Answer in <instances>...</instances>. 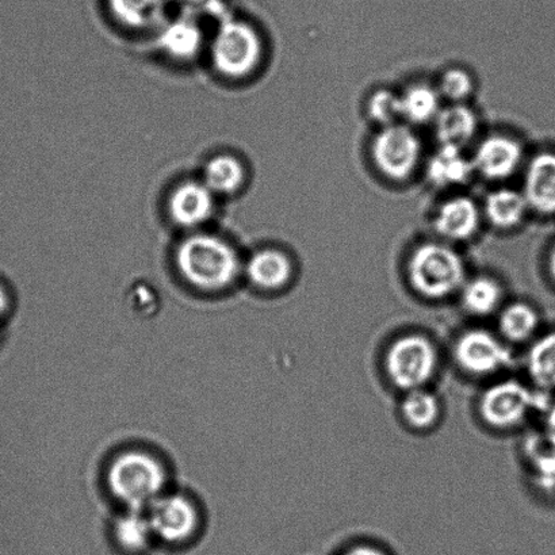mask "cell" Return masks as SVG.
Returning a JSON list of instances; mask_svg holds the SVG:
<instances>
[{
    "mask_svg": "<svg viewBox=\"0 0 555 555\" xmlns=\"http://www.w3.org/2000/svg\"><path fill=\"white\" fill-rule=\"evenodd\" d=\"M531 378L543 389H555V331L540 337L527 357Z\"/></svg>",
    "mask_w": 555,
    "mask_h": 555,
    "instance_id": "obj_23",
    "label": "cell"
},
{
    "mask_svg": "<svg viewBox=\"0 0 555 555\" xmlns=\"http://www.w3.org/2000/svg\"><path fill=\"white\" fill-rule=\"evenodd\" d=\"M473 81L470 76L462 69H450L440 80V91L450 101H462L470 94Z\"/></svg>",
    "mask_w": 555,
    "mask_h": 555,
    "instance_id": "obj_29",
    "label": "cell"
},
{
    "mask_svg": "<svg viewBox=\"0 0 555 555\" xmlns=\"http://www.w3.org/2000/svg\"><path fill=\"white\" fill-rule=\"evenodd\" d=\"M548 269H551V274H552L553 280L555 282V246H554L553 251L551 254V262H548Z\"/></svg>",
    "mask_w": 555,
    "mask_h": 555,
    "instance_id": "obj_33",
    "label": "cell"
},
{
    "mask_svg": "<svg viewBox=\"0 0 555 555\" xmlns=\"http://www.w3.org/2000/svg\"><path fill=\"white\" fill-rule=\"evenodd\" d=\"M108 13L130 31H156L170 18L173 0H107Z\"/></svg>",
    "mask_w": 555,
    "mask_h": 555,
    "instance_id": "obj_12",
    "label": "cell"
},
{
    "mask_svg": "<svg viewBox=\"0 0 555 555\" xmlns=\"http://www.w3.org/2000/svg\"><path fill=\"white\" fill-rule=\"evenodd\" d=\"M201 181L214 192L217 198L231 197L241 192L246 184V166L236 155H215L205 163Z\"/></svg>",
    "mask_w": 555,
    "mask_h": 555,
    "instance_id": "obj_16",
    "label": "cell"
},
{
    "mask_svg": "<svg viewBox=\"0 0 555 555\" xmlns=\"http://www.w3.org/2000/svg\"><path fill=\"white\" fill-rule=\"evenodd\" d=\"M217 197L201 179L178 183L167 198V214L171 221L189 232L201 231L214 219Z\"/></svg>",
    "mask_w": 555,
    "mask_h": 555,
    "instance_id": "obj_7",
    "label": "cell"
},
{
    "mask_svg": "<svg viewBox=\"0 0 555 555\" xmlns=\"http://www.w3.org/2000/svg\"><path fill=\"white\" fill-rule=\"evenodd\" d=\"M176 266L183 280L204 292H221L243 273L244 262L225 237L189 232L176 248Z\"/></svg>",
    "mask_w": 555,
    "mask_h": 555,
    "instance_id": "obj_1",
    "label": "cell"
},
{
    "mask_svg": "<svg viewBox=\"0 0 555 555\" xmlns=\"http://www.w3.org/2000/svg\"><path fill=\"white\" fill-rule=\"evenodd\" d=\"M472 172V165L461 154V149L442 145L429 160L428 178L437 186H453L465 182Z\"/></svg>",
    "mask_w": 555,
    "mask_h": 555,
    "instance_id": "obj_19",
    "label": "cell"
},
{
    "mask_svg": "<svg viewBox=\"0 0 555 555\" xmlns=\"http://www.w3.org/2000/svg\"><path fill=\"white\" fill-rule=\"evenodd\" d=\"M401 116L413 124H426L439 114L438 92L428 86H413L400 96Z\"/></svg>",
    "mask_w": 555,
    "mask_h": 555,
    "instance_id": "obj_24",
    "label": "cell"
},
{
    "mask_svg": "<svg viewBox=\"0 0 555 555\" xmlns=\"http://www.w3.org/2000/svg\"><path fill=\"white\" fill-rule=\"evenodd\" d=\"M243 273L255 286L263 291H278L291 281L293 266L285 254L275 248H263L254 253L244 263Z\"/></svg>",
    "mask_w": 555,
    "mask_h": 555,
    "instance_id": "obj_15",
    "label": "cell"
},
{
    "mask_svg": "<svg viewBox=\"0 0 555 555\" xmlns=\"http://www.w3.org/2000/svg\"><path fill=\"white\" fill-rule=\"evenodd\" d=\"M211 67L221 78L242 80L258 69L263 59V41L249 22L232 14L217 22L208 42Z\"/></svg>",
    "mask_w": 555,
    "mask_h": 555,
    "instance_id": "obj_2",
    "label": "cell"
},
{
    "mask_svg": "<svg viewBox=\"0 0 555 555\" xmlns=\"http://www.w3.org/2000/svg\"><path fill=\"white\" fill-rule=\"evenodd\" d=\"M500 330L513 341H524L535 334L540 318L534 308L525 302H515L500 315Z\"/></svg>",
    "mask_w": 555,
    "mask_h": 555,
    "instance_id": "obj_25",
    "label": "cell"
},
{
    "mask_svg": "<svg viewBox=\"0 0 555 555\" xmlns=\"http://www.w3.org/2000/svg\"><path fill=\"white\" fill-rule=\"evenodd\" d=\"M408 273L415 291L428 298H444L465 285V266L459 254L428 243L412 255Z\"/></svg>",
    "mask_w": 555,
    "mask_h": 555,
    "instance_id": "obj_4",
    "label": "cell"
},
{
    "mask_svg": "<svg viewBox=\"0 0 555 555\" xmlns=\"http://www.w3.org/2000/svg\"><path fill=\"white\" fill-rule=\"evenodd\" d=\"M524 156L519 143L503 135H492L478 146L475 166L483 177L503 179L516 171Z\"/></svg>",
    "mask_w": 555,
    "mask_h": 555,
    "instance_id": "obj_14",
    "label": "cell"
},
{
    "mask_svg": "<svg viewBox=\"0 0 555 555\" xmlns=\"http://www.w3.org/2000/svg\"><path fill=\"white\" fill-rule=\"evenodd\" d=\"M480 215L472 199L459 197L448 201L440 208L435 228L451 241H465L477 231Z\"/></svg>",
    "mask_w": 555,
    "mask_h": 555,
    "instance_id": "obj_17",
    "label": "cell"
},
{
    "mask_svg": "<svg viewBox=\"0 0 555 555\" xmlns=\"http://www.w3.org/2000/svg\"><path fill=\"white\" fill-rule=\"evenodd\" d=\"M369 113L375 121L389 125L401 116L400 96L393 92L380 90L370 98Z\"/></svg>",
    "mask_w": 555,
    "mask_h": 555,
    "instance_id": "obj_28",
    "label": "cell"
},
{
    "mask_svg": "<svg viewBox=\"0 0 555 555\" xmlns=\"http://www.w3.org/2000/svg\"><path fill=\"white\" fill-rule=\"evenodd\" d=\"M116 538L124 548L130 552L143 551L151 538L155 537L146 509L129 508L114 526Z\"/></svg>",
    "mask_w": 555,
    "mask_h": 555,
    "instance_id": "obj_21",
    "label": "cell"
},
{
    "mask_svg": "<svg viewBox=\"0 0 555 555\" xmlns=\"http://www.w3.org/2000/svg\"><path fill=\"white\" fill-rule=\"evenodd\" d=\"M529 209L524 194L514 190H499L487 198L486 211L488 219L499 228L518 225Z\"/></svg>",
    "mask_w": 555,
    "mask_h": 555,
    "instance_id": "obj_20",
    "label": "cell"
},
{
    "mask_svg": "<svg viewBox=\"0 0 555 555\" xmlns=\"http://www.w3.org/2000/svg\"><path fill=\"white\" fill-rule=\"evenodd\" d=\"M421 156V141L410 128L389 125L374 140L375 165L386 177L405 179L415 170Z\"/></svg>",
    "mask_w": 555,
    "mask_h": 555,
    "instance_id": "obj_6",
    "label": "cell"
},
{
    "mask_svg": "<svg viewBox=\"0 0 555 555\" xmlns=\"http://www.w3.org/2000/svg\"><path fill=\"white\" fill-rule=\"evenodd\" d=\"M9 308V296L2 285H0V319L3 318L5 310Z\"/></svg>",
    "mask_w": 555,
    "mask_h": 555,
    "instance_id": "obj_31",
    "label": "cell"
},
{
    "mask_svg": "<svg viewBox=\"0 0 555 555\" xmlns=\"http://www.w3.org/2000/svg\"><path fill=\"white\" fill-rule=\"evenodd\" d=\"M455 359L467 373L488 375L507 366L511 353L496 336L487 331L473 330L456 341Z\"/></svg>",
    "mask_w": 555,
    "mask_h": 555,
    "instance_id": "obj_11",
    "label": "cell"
},
{
    "mask_svg": "<svg viewBox=\"0 0 555 555\" xmlns=\"http://www.w3.org/2000/svg\"><path fill=\"white\" fill-rule=\"evenodd\" d=\"M476 129V114L464 105L450 106L437 116V135L442 145L462 149L469 143Z\"/></svg>",
    "mask_w": 555,
    "mask_h": 555,
    "instance_id": "obj_18",
    "label": "cell"
},
{
    "mask_svg": "<svg viewBox=\"0 0 555 555\" xmlns=\"http://www.w3.org/2000/svg\"><path fill=\"white\" fill-rule=\"evenodd\" d=\"M548 427H551V435L555 440V406L553 408L551 416H548Z\"/></svg>",
    "mask_w": 555,
    "mask_h": 555,
    "instance_id": "obj_32",
    "label": "cell"
},
{
    "mask_svg": "<svg viewBox=\"0 0 555 555\" xmlns=\"http://www.w3.org/2000/svg\"><path fill=\"white\" fill-rule=\"evenodd\" d=\"M534 404V399L526 386L516 380H504L491 386L483 393L480 404L481 415L491 426L507 428L516 426Z\"/></svg>",
    "mask_w": 555,
    "mask_h": 555,
    "instance_id": "obj_10",
    "label": "cell"
},
{
    "mask_svg": "<svg viewBox=\"0 0 555 555\" xmlns=\"http://www.w3.org/2000/svg\"><path fill=\"white\" fill-rule=\"evenodd\" d=\"M173 9L201 22H220L231 14L227 0H173Z\"/></svg>",
    "mask_w": 555,
    "mask_h": 555,
    "instance_id": "obj_27",
    "label": "cell"
},
{
    "mask_svg": "<svg viewBox=\"0 0 555 555\" xmlns=\"http://www.w3.org/2000/svg\"><path fill=\"white\" fill-rule=\"evenodd\" d=\"M525 198L529 208L542 215L555 214V154L543 152L527 167Z\"/></svg>",
    "mask_w": 555,
    "mask_h": 555,
    "instance_id": "obj_13",
    "label": "cell"
},
{
    "mask_svg": "<svg viewBox=\"0 0 555 555\" xmlns=\"http://www.w3.org/2000/svg\"><path fill=\"white\" fill-rule=\"evenodd\" d=\"M107 481L114 496L128 508L146 509L162 496L166 472L154 456L129 451L113 461Z\"/></svg>",
    "mask_w": 555,
    "mask_h": 555,
    "instance_id": "obj_3",
    "label": "cell"
},
{
    "mask_svg": "<svg viewBox=\"0 0 555 555\" xmlns=\"http://www.w3.org/2000/svg\"><path fill=\"white\" fill-rule=\"evenodd\" d=\"M437 364V350L422 335L400 337L386 356V370L391 383L406 391L423 388L434 377Z\"/></svg>",
    "mask_w": 555,
    "mask_h": 555,
    "instance_id": "obj_5",
    "label": "cell"
},
{
    "mask_svg": "<svg viewBox=\"0 0 555 555\" xmlns=\"http://www.w3.org/2000/svg\"><path fill=\"white\" fill-rule=\"evenodd\" d=\"M462 287V304L473 314L492 313L502 301V288L492 278L478 276Z\"/></svg>",
    "mask_w": 555,
    "mask_h": 555,
    "instance_id": "obj_22",
    "label": "cell"
},
{
    "mask_svg": "<svg viewBox=\"0 0 555 555\" xmlns=\"http://www.w3.org/2000/svg\"><path fill=\"white\" fill-rule=\"evenodd\" d=\"M345 555H385L383 552H379L378 548L369 547V546H359L352 548V551L348 552Z\"/></svg>",
    "mask_w": 555,
    "mask_h": 555,
    "instance_id": "obj_30",
    "label": "cell"
},
{
    "mask_svg": "<svg viewBox=\"0 0 555 555\" xmlns=\"http://www.w3.org/2000/svg\"><path fill=\"white\" fill-rule=\"evenodd\" d=\"M155 33L157 48L172 62H193L208 47L203 22L186 14L171 15Z\"/></svg>",
    "mask_w": 555,
    "mask_h": 555,
    "instance_id": "obj_9",
    "label": "cell"
},
{
    "mask_svg": "<svg viewBox=\"0 0 555 555\" xmlns=\"http://www.w3.org/2000/svg\"><path fill=\"white\" fill-rule=\"evenodd\" d=\"M146 514L154 535L166 542L186 541L197 529V509L182 494H162L146 508Z\"/></svg>",
    "mask_w": 555,
    "mask_h": 555,
    "instance_id": "obj_8",
    "label": "cell"
},
{
    "mask_svg": "<svg viewBox=\"0 0 555 555\" xmlns=\"http://www.w3.org/2000/svg\"><path fill=\"white\" fill-rule=\"evenodd\" d=\"M402 415L413 427H431L439 417L437 397L423 388L406 391L404 402H402Z\"/></svg>",
    "mask_w": 555,
    "mask_h": 555,
    "instance_id": "obj_26",
    "label": "cell"
}]
</instances>
